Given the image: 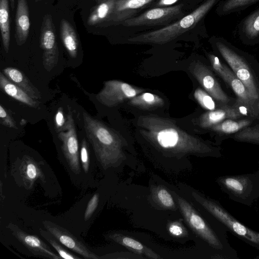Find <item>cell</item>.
<instances>
[{
  "label": "cell",
  "instance_id": "1",
  "mask_svg": "<svg viewBox=\"0 0 259 259\" xmlns=\"http://www.w3.org/2000/svg\"><path fill=\"white\" fill-rule=\"evenodd\" d=\"M137 123L142 136L168 157L221 156L219 149L185 131L169 118L149 114L140 116Z\"/></svg>",
  "mask_w": 259,
  "mask_h": 259
},
{
  "label": "cell",
  "instance_id": "2",
  "mask_svg": "<svg viewBox=\"0 0 259 259\" xmlns=\"http://www.w3.org/2000/svg\"><path fill=\"white\" fill-rule=\"evenodd\" d=\"M186 223L209 248L212 258L238 259L236 250L230 244L226 228L212 215L207 219L185 199L174 193Z\"/></svg>",
  "mask_w": 259,
  "mask_h": 259
},
{
  "label": "cell",
  "instance_id": "3",
  "mask_svg": "<svg viewBox=\"0 0 259 259\" xmlns=\"http://www.w3.org/2000/svg\"><path fill=\"white\" fill-rule=\"evenodd\" d=\"M84 128L97 159L104 170L119 165L126 158L125 140L117 132L83 112Z\"/></svg>",
  "mask_w": 259,
  "mask_h": 259
},
{
  "label": "cell",
  "instance_id": "4",
  "mask_svg": "<svg viewBox=\"0 0 259 259\" xmlns=\"http://www.w3.org/2000/svg\"><path fill=\"white\" fill-rule=\"evenodd\" d=\"M221 1L205 0L191 13L176 22L159 29L130 37L127 40L136 44L163 45L169 42L195 27Z\"/></svg>",
  "mask_w": 259,
  "mask_h": 259
},
{
  "label": "cell",
  "instance_id": "5",
  "mask_svg": "<svg viewBox=\"0 0 259 259\" xmlns=\"http://www.w3.org/2000/svg\"><path fill=\"white\" fill-rule=\"evenodd\" d=\"M192 196L206 211L215 218L239 239L259 250V232L254 230L235 218L220 202L192 191Z\"/></svg>",
  "mask_w": 259,
  "mask_h": 259
},
{
  "label": "cell",
  "instance_id": "6",
  "mask_svg": "<svg viewBox=\"0 0 259 259\" xmlns=\"http://www.w3.org/2000/svg\"><path fill=\"white\" fill-rule=\"evenodd\" d=\"M215 182L232 200L250 207L259 197V170L218 177Z\"/></svg>",
  "mask_w": 259,
  "mask_h": 259
},
{
  "label": "cell",
  "instance_id": "7",
  "mask_svg": "<svg viewBox=\"0 0 259 259\" xmlns=\"http://www.w3.org/2000/svg\"><path fill=\"white\" fill-rule=\"evenodd\" d=\"M212 44L220 55L231 67L235 75L243 82L252 98L259 99V91L252 74L244 58L226 39L213 37Z\"/></svg>",
  "mask_w": 259,
  "mask_h": 259
},
{
  "label": "cell",
  "instance_id": "8",
  "mask_svg": "<svg viewBox=\"0 0 259 259\" xmlns=\"http://www.w3.org/2000/svg\"><path fill=\"white\" fill-rule=\"evenodd\" d=\"M184 15L183 5L181 4L172 7L152 9L138 16L127 19L120 24L126 27L159 25L166 26L170 24L172 22H176L181 19L184 17Z\"/></svg>",
  "mask_w": 259,
  "mask_h": 259
},
{
  "label": "cell",
  "instance_id": "9",
  "mask_svg": "<svg viewBox=\"0 0 259 259\" xmlns=\"http://www.w3.org/2000/svg\"><path fill=\"white\" fill-rule=\"evenodd\" d=\"M144 90L118 80L104 82L102 89L96 95L97 100L102 105L113 107L143 93Z\"/></svg>",
  "mask_w": 259,
  "mask_h": 259
},
{
  "label": "cell",
  "instance_id": "10",
  "mask_svg": "<svg viewBox=\"0 0 259 259\" xmlns=\"http://www.w3.org/2000/svg\"><path fill=\"white\" fill-rule=\"evenodd\" d=\"M40 47L43 51L42 62L48 71L56 66L59 59V50L56 39L55 27L52 16H44L40 28Z\"/></svg>",
  "mask_w": 259,
  "mask_h": 259
},
{
  "label": "cell",
  "instance_id": "11",
  "mask_svg": "<svg viewBox=\"0 0 259 259\" xmlns=\"http://www.w3.org/2000/svg\"><path fill=\"white\" fill-rule=\"evenodd\" d=\"M66 118V130L58 133V138L62 142V149L70 168L74 174H79L80 167L78 143L73 114L70 108Z\"/></svg>",
  "mask_w": 259,
  "mask_h": 259
},
{
  "label": "cell",
  "instance_id": "12",
  "mask_svg": "<svg viewBox=\"0 0 259 259\" xmlns=\"http://www.w3.org/2000/svg\"><path fill=\"white\" fill-rule=\"evenodd\" d=\"M189 70L205 91L213 98L223 104H227L230 101V99L206 65L199 60L194 61L190 64Z\"/></svg>",
  "mask_w": 259,
  "mask_h": 259
},
{
  "label": "cell",
  "instance_id": "13",
  "mask_svg": "<svg viewBox=\"0 0 259 259\" xmlns=\"http://www.w3.org/2000/svg\"><path fill=\"white\" fill-rule=\"evenodd\" d=\"M42 224L55 238L64 246L87 259L100 258L87 246L73 234L61 226L49 221L42 222Z\"/></svg>",
  "mask_w": 259,
  "mask_h": 259
},
{
  "label": "cell",
  "instance_id": "14",
  "mask_svg": "<svg viewBox=\"0 0 259 259\" xmlns=\"http://www.w3.org/2000/svg\"><path fill=\"white\" fill-rule=\"evenodd\" d=\"M8 228L12 230L13 235L16 239L32 254L38 257L51 259L61 258L38 237L28 234L13 224H10Z\"/></svg>",
  "mask_w": 259,
  "mask_h": 259
},
{
  "label": "cell",
  "instance_id": "15",
  "mask_svg": "<svg viewBox=\"0 0 259 259\" xmlns=\"http://www.w3.org/2000/svg\"><path fill=\"white\" fill-rule=\"evenodd\" d=\"M237 106L223 105L220 108L202 114L198 119V124L203 128H210L212 126L226 119H237L242 116Z\"/></svg>",
  "mask_w": 259,
  "mask_h": 259
},
{
  "label": "cell",
  "instance_id": "16",
  "mask_svg": "<svg viewBox=\"0 0 259 259\" xmlns=\"http://www.w3.org/2000/svg\"><path fill=\"white\" fill-rule=\"evenodd\" d=\"M237 34L246 44L254 45L259 41V7L239 22Z\"/></svg>",
  "mask_w": 259,
  "mask_h": 259
},
{
  "label": "cell",
  "instance_id": "17",
  "mask_svg": "<svg viewBox=\"0 0 259 259\" xmlns=\"http://www.w3.org/2000/svg\"><path fill=\"white\" fill-rule=\"evenodd\" d=\"M226 70L229 84L238 97V104L244 105L251 116L256 117L257 101L253 99L243 82L227 66Z\"/></svg>",
  "mask_w": 259,
  "mask_h": 259
},
{
  "label": "cell",
  "instance_id": "18",
  "mask_svg": "<svg viewBox=\"0 0 259 259\" xmlns=\"http://www.w3.org/2000/svg\"><path fill=\"white\" fill-rule=\"evenodd\" d=\"M15 38L18 46L26 41L30 29L29 7L26 0H17L15 15Z\"/></svg>",
  "mask_w": 259,
  "mask_h": 259
},
{
  "label": "cell",
  "instance_id": "19",
  "mask_svg": "<svg viewBox=\"0 0 259 259\" xmlns=\"http://www.w3.org/2000/svg\"><path fill=\"white\" fill-rule=\"evenodd\" d=\"M18 173L25 187L31 189L38 180L45 182V177L39 165L33 158L24 155L18 167Z\"/></svg>",
  "mask_w": 259,
  "mask_h": 259
},
{
  "label": "cell",
  "instance_id": "20",
  "mask_svg": "<svg viewBox=\"0 0 259 259\" xmlns=\"http://www.w3.org/2000/svg\"><path fill=\"white\" fill-rule=\"evenodd\" d=\"M154 0H116L113 13L107 21L119 22L132 18L137 10Z\"/></svg>",
  "mask_w": 259,
  "mask_h": 259
},
{
  "label": "cell",
  "instance_id": "21",
  "mask_svg": "<svg viewBox=\"0 0 259 259\" xmlns=\"http://www.w3.org/2000/svg\"><path fill=\"white\" fill-rule=\"evenodd\" d=\"M107 238L126 247L137 254L150 258H161L159 254L132 238L117 233H110L107 235Z\"/></svg>",
  "mask_w": 259,
  "mask_h": 259
},
{
  "label": "cell",
  "instance_id": "22",
  "mask_svg": "<svg viewBox=\"0 0 259 259\" xmlns=\"http://www.w3.org/2000/svg\"><path fill=\"white\" fill-rule=\"evenodd\" d=\"M3 72L10 81L22 89L33 99L36 100L41 98L39 91L21 71L14 67H7L3 70Z\"/></svg>",
  "mask_w": 259,
  "mask_h": 259
},
{
  "label": "cell",
  "instance_id": "23",
  "mask_svg": "<svg viewBox=\"0 0 259 259\" xmlns=\"http://www.w3.org/2000/svg\"><path fill=\"white\" fill-rule=\"evenodd\" d=\"M0 87L8 96L30 107L37 108L39 102L29 96L24 91L0 73Z\"/></svg>",
  "mask_w": 259,
  "mask_h": 259
},
{
  "label": "cell",
  "instance_id": "24",
  "mask_svg": "<svg viewBox=\"0 0 259 259\" xmlns=\"http://www.w3.org/2000/svg\"><path fill=\"white\" fill-rule=\"evenodd\" d=\"M60 38L68 54L75 58L78 54V40L76 32L67 20L62 19L60 25Z\"/></svg>",
  "mask_w": 259,
  "mask_h": 259
},
{
  "label": "cell",
  "instance_id": "25",
  "mask_svg": "<svg viewBox=\"0 0 259 259\" xmlns=\"http://www.w3.org/2000/svg\"><path fill=\"white\" fill-rule=\"evenodd\" d=\"M116 0H104L91 12L87 19L89 26H95L108 20L114 9Z\"/></svg>",
  "mask_w": 259,
  "mask_h": 259
},
{
  "label": "cell",
  "instance_id": "26",
  "mask_svg": "<svg viewBox=\"0 0 259 259\" xmlns=\"http://www.w3.org/2000/svg\"><path fill=\"white\" fill-rule=\"evenodd\" d=\"M128 104L140 109L147 110L162 107L164 104V101L157 95L143 93L130 99Z\"/></svg>",
  "mask_w": 259,
  "mask_h": 259
},
{
  "label": "cell",
  "instance_id": "27",
  "mask_svg": "<svg viewBox=\"0 0 259 259\" xmlns=\"http://www.w3.org/2000/svg\"><path fill=\"white\" fill-rule=\"evenodd\" d=\"M9 0H0V29L4 50H9L10 42V25Z\"/></svg>",
  "mask_w": 259,
  "mask_h": 259
},
{
  "label": "cell",
  "instance_id": "28",
  "mask_svg": "<svg viewBox=\"0 0 259 259\" xmlns=\"http://www.w3.org/2000/svg\"><path fill=\"white\" fill-rule=\"evenodd\" d=\"M259 0H223L219 4L216 12L224 16L244 10L257 3Z\"/></svg>",
  "mask_w": 259,
  "mask_h": 259
},
{
  "label": "cell",
  "instance_id": "29",
  "mask_svg": "<svg viewBox=\"0 0 259 259\" xmlns=\"http://www.w3.org/2000/svg\"><path fill=\"white\" fill-rule=\"evenodd\" d=\"M233 119L231 118L226 119L212 126L210 129L215 132L224 134H230L238 132L247 127L251 123V120L248 119Z\"/></svg>",
  "mask_w": 259,
  "mask_h": 259
},
{
  "label": "cell",
  "instance_id": "30",
  "mask_svg": "<svg viewBox=\"0 0 259 259\" xmlns=\"http://www.w3.org/2000/svg\"><path fill=\"white\" fill-rule=\"evenodd\" d=\"M153 197L163 207L175 209L176 204L171 194L163 187L158 186L153 192Z\"/></svg>",
  "mask_w": 259,
  "mask_h": 259
},
{
  "label": "cell",
  "instance_id": "31",
  "mask_svg": "<svg viewBox=\"0 0 259 259\" xmlns=\"http://www.w3.org/2000/svg\"><path fill=\"white\" fill-rule=\"evenodd\" d=\"M233 138L238 141L259 144V124L241 130Z\"/></svg>",
  "mask_w": 259,
  "mask_h": 259
},
{
  "label": "cell",
  "instance_id": "32",
  "mask_svg": "<svg viewBox=\"0 0 259 259\" xmlns=\"http://www.w3.org/2000/svg\"><path fill=\"white\" fill-rule=\"evenodd\" d=\"M39 232L43 238H44L50 245L56 250L61 258L66 259H79L80 257L68 251L59 244L55 238L47 230L39 229Z\"/></svg>",
  "mask_w": 259,
  "mask_h": 259
},
{
  "label": "cell",
  "instance_id": "33",
  "mask_svg": "<svg viewBox=\"0 0 259 259\" xmlns=\"http://www.w3.org/2000/svg\"><path fill=\"white\" fill-rule=\"evenodd\" d=\"M194 97L203 108L209 111L215 109V102L206 91L200 88H197L194 92Z\"/></svg>",
  "mask_w": 259,
  "mask_h": 259
},
{
  "label": "cell",
  "instance_id": "34",
  "mask_svg": "<svg viewBox=\"0 0 259 259\" xmlns=\"http://www.w3.org/2000/svg\"><path fill=\"white\" fill-rule=\"evenodd\" d=\"M208 57L213 70L227 83L228 76L226 70V66L221 63L219 58L215 55L209 54Z\"/></svg>",
  "mask_w": 259,
  "mask_h": 259
},
{
  "label": "cell",
  "instance_id": "35",
  "mask_svg": "<svg viewBox=\"0 0 259 259\" xmlns=\"http://www.w3.org/2000/svg\"><path fill=\"white\" fill-rule=\"evenodd\" d=\"M80 160L82 168L85 172H88L90 167V156L88 145L85 139H83L80 152Z\"/></svg>",
  "mask_w": 259,
  "mask_h": 259
},
{
  "label": "cell",
  "instance_id": "36",
  "mask_svg": "<svg viewBox=\"0 0 259 259\" xmlns=\"http://www.w3.org/2000/svg\"><path fill=\"white\" fill-rule=\"evenodd\" d=\"M55 124L57 132L66 130L67 118H65L62 107L58 109L55 117Z\"/></svg>",
  "mask_w": 259,
  "mask_h": 259
},
{
  "label": "cell",
  "instance_id": "37",
  "mask_svg": "<svg viewBox=\"0 0 259 259\" xmlns=\"http://www.w3.org/2000/svg\"><path fill=\"white\" fill-rule=\"evenodd\" d=\"M99 200V195L98 193H96L89 201L84 214L85 221H88L92 217L98 206Z\"/></svg>",
  "mask_w": 259,
  "mask_h": 259
},
{
  "label": "cell",
  "instance_id": "38",
  "mask_svg": "<svg viewBox=\"0 0 259 259\" xmlns=\"http://www.w3.org/2000/svg\"><path fill=\"white\" fill-rule=\"evenodd\" d=\"M0 119L2 124L11 128H17L14 120L2 105H0Z\"/></svg>",
  "mask_w": 259,
  "mask_h": 259
},
{
  "label": "cell",
  "instance_id": "39",
  "mask_svg": "<svg viewBox=\"0 0 259 259\" xmlns=\"http://www.w3.org/2000/svg\"><path fill=\"white\" fill-rule=\"evenodd\" d=\"M135 254L129 252H115L106 254L100 257V258H141V257L135 255Z\"/></svg>",
  "mask_w": 259,
  "mask_h": 259
},
{
  "label": "cell",
  "instance_id": "40",
  "mask_svg": "<svg viewBox=\"0 0 259 259\" xmlns=\"http://www.w3.org/2000/svg\"><path fill=\"white\" fill-rule=\"evenodd\" d=\"M169 233L175 236H181L184 234V228L183 226L178 222H173L168 226Z\"/></svg>",
  "mask_w": 259,
  "mask_h": 259
},
{
  "label": "cell",
  "instance_id": "41",
  "mask_svg": "<svg viewBox=\"0 0 259 259\" xmlns=\"http://www.w3.org/2000/svg\"><path fill=\"white\" fill-rule=\"evenodd\" d=\"M179 0H159L157 3V6H164L174 4Z\"/></svg>",
  "mask_w": 259,
  "mask_h": 259
},
{
  "label": "cell",
  "instance_id": "42",
  "mask_svg": "<svg viewBox=\"0 0 259 259\" xmlns=\"http://www.w3.org/2000/svg\"><path fill=\"white\" fill-rule=\"evenodd\" d=\"M15 0H9V4H10V6L12 10H13L15 8Z\"/></svg>",
  "mask_w": 259,
  "mask_h": 259
},
{
  "label": "cell",
  "instance_id": "43",
  "mask_svg": "<svg viewBox=\"0 0 259 259\" xmlns=\"http://www.w3.org/2000/svg\"><path fill=\"white\" fill-rule=\"evenodd\" d=\"M256 111H257V116H256V117L259 118V99L258 100L257 103Z\"/></svg>",
  "mask_w": 259,
  "mask_h": 259
},
{
  "label": "cell",
  "instance_id": "44",
  "mask_svg": "<svg viewBox=\"0 0 259 259\" xmlns=\"http://www.w3.org/2000/svg\"><path fill=\"white\" fill-rule=\"evenodd\" d=\"M255 258H259V256H256V257H255Z\"/></svg>",
  "mask_w": 259,
  "mask_h": 259
},
{
  "label": "cell",
  "instance_id": "45",
  "mask_svg": "<svg viewBox=\"0 0 259 259\" xmlns=\"http://www.w3.org/2000/svg\"><path fill=\"white\" fill-rule=\"evenodd\" d=\"M36 2H38V1H42V0H35Z\"/></svg>",
  "mask_w": 259,
  "mask_h": 259
}]
</instances>
